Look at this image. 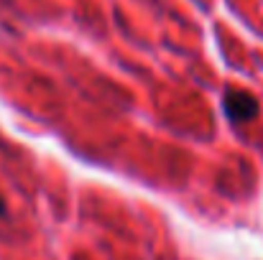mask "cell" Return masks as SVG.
I'll return each mask as SVG.
<instances>
[{
  "label": "cell",
  "mask_w": 263,
  "mask_h": 260,
  "mask_svg": "<svg viewBox=\"0 0 263 260\" xmlns=\"http://www.w3.org/2000/svg\"><path fill=\"white\" fill-rule=\"evenodd\" d=\"M222 110L225 115L233 120V123H248L258 115V99L246 92V89H238V87H230L222 97Z\"/></svg>",
  "instance_id": "cell-1"
},
{
  "label": "cell",
  "mask_w": 263,
  "mask_h": 260,
  "mask_svg": "<svg viewBox=\"0 0 263 260\" xmlns=\"http://www.w3.org/2000/svg\"><path fill=\"white\" fill-rule=\"evenodd\" d=\"M0 214H5V202H3V196H0Z\"/></svg>",
  "instance_id": "cell-2"
}]
</instances>
